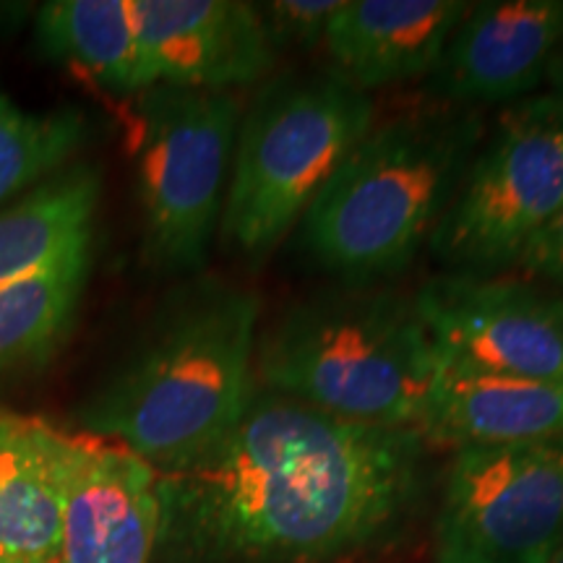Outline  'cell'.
Masks as SVG:
<instances>
[{
	"instance_id": "1",
	"label": "cell",
	"mask_w": 563,
	"mask_h": 563,
	"mask_svg": "<svg viewBox=\"0 0 563 563\" xmlns=\"http://www.w3.org/2000/svg\"><path fill=\"white\" fill-rule=\"evenodd\" d=\"M415 428L334 418L253 389L211 452L159 473L157 553L178 563H329L391 532L422 490Z\"/></svg>"
},
{
	"instance_id": "2",
	"label": "cell",
	"mask_w": 563,
	"mask_h": 563,
	"mask_svg": "<svg viewBox=\"0 0 563 563\" xmlns=\"http://www.w3.org/2000/svg\"><path fill=\"white\" fill-rule=\"evenodd\" d=\"M258 316L249 287L224 279L183 287L79 407L84 433L121 443L157 473L201 460L238 426L256 389Z\"/></svg>"
},
{
	"instance_id": "3",
	"label": "cell",
	"mask_w": 563,
	"mask_h": 563,
	"mask_svg": "<svg viewBox=\"0 0 563 563\" xmlns=\"http://www.w3.org/2000/svg\"><path fill=\"white\" fill-rule=\"evenodd\" d=\"M483 139V112L439 102L373 123L300 220L302 249L344 285L402 272L431 241Z\"/></svg>"
},
{
	"instance_id": "4",
	"label": "cell",
	"mask_w": 563,
	"mask_h": 563,
	"mask_svg": "<svg viewBox=\"0 0 563 563\" xmlns=\"http://www.w3.org/2000/svg\"><path fill=\"white\" fill-rule=\"evenodd\" d=\"M435 365L415 295L368 282L282 311L258 334L253 378L334 418L418 431Z\"/></svg>"
},
{
	"instance_id": "5",
	"label": "cell",
	"mask_w": 563,
	"mask_h": 563,
	"mask_svg": "<svg viewBox=\"0 0 563 563\" xmlns=\"http://www.w3.org/2000/svg\"><path fill=\"white\" fill-rule=\"evenodd\" d=\"M373 123V97L332 70L266 81L238 125L224 243L249 258L269 256Z\"/></svg>"
},
{
	"instance_id": "6",
	"label": "cell",
	"mask_w": 563,
	"mask_h": 563,
	"mask_svg": "<svg viewBox=\"0 0 563 563\" xmlns=\"http://www.w3.org/2000/svg\"><path fill=\"white\" fill-rule=\"evenodd\" d=\"M243 102L235 91L150 87L136 104V191L154 269L196 272L222 220Z\"/></svg>"
},
{
	"instance_id": "7",
	"label": "cell",
	"mask_w": 563,
	"mask_h": 563,
	"mask_svg": "<svg viewBox=\"0 0 563 563\" xmlns=\"http://www.w3.org/2000/svg\"><path fill=\"white\" fill-rule=\"evenodd\" d=\"M561 207L563 104L534 95L485 131L428 245L446 272L504 274Z\"/></svg>"
},
{
	"instance_id": "8",
	"label": "cell",
	"mask_w": 563,
	"mask_h": 563,
	"mask_svg": "<svg viewBox=\"0 0 563 563\" xmlns=\"http://www.w3.org/2000/svg\"><path fill=\"white\" fill-rule=\"evenodd\" d=\"M563 548V439L460 449L435 517V563H545Z\"/></svg>"
},
{
	"instance_id": "9",
	"label": "cell",
	"mask_w": 563,
	"mask_h": 563,
	"mask_svg": "<svg viewBox=\"0 0 563 563\" xmlns=\"http://www.w3.org/2000/svg\"><path fill=\"white\" fill-rule=\"evenodd\" d=\"M439 361L563 384V292L527 277L443 272L415 292Z\"/></svg>"
},
{
	"instance_id": "10",
	"label": "cell",
	"mask_w": 563,
	"mask_h": 563,
	"mask_svg": "<svg viewBox=\"0 0 563 563\" xmlns=\"http://www.w3.org/2000/svg\"><path fill=\"white\" fill-rule=\"evenodd\" d=\"M159 527L157 470L115 441L66 433L58 563H152Z\"/></svg>"
},
{
	"instance_id": "11",
	"label": "cell",
	"mask_w": 563,
	"mask_h": 563,
	"mask_svg": "<svg viewBox=\"0 0 563 563\" xmlns=\"http://www.w3.org/2000/svg\"><path fill=\"white\" fill-rule=\"evenodd\" d=\"M563 37V0L470 3L426 76L431 102L477 110L534 97Z\"/></svg>"
},
{
	"instance_id": "12",
	"label": "cell",
	"mask_w": 563,
	"mask_h": 563,
	"mask_svg": "<svg viewBox=\"0 0 563 563\" xmlns=\"http://www.w3.org/2000/svg\"><path fill=\"white\" fill-rule=\"evenodd\" d=\"M144 89L232 91L277 66L256 3L243 0H133Z\"/></svg>"
},
{
	"instance_id": "13",
	"label": "cell",
	"mask_w": 563,
	"mask_h": 563,
	"mask_svg": "<svg viewBox=\"0 0 563 563\" xmlns=\"http://www.w3.org/2000/svg\"><path fill=\"white\" fill-rule=\"evenodd\" d=\"M467 9L464 0H342L323 40L327 70L365 95L426 79Z\"/></svg>"
},
{
	"instance_id": "14",
	"label": "cell",
	"mask_w": 563,
	"mask_h": 563,
	"mask_svg": "<svg viewBox=\"0 0 563 563\" xmlns=\"http://www.w3.org/2000/svg\"><path fill=\"white\" fill-rule=\"evenodd\" d=\"M418 433L428 446L454 452L563 439V384L439 361Z\"/></svg>"
},
{
	"instance_id": "15",
	"label": "cell",
	"mask_w": 563,
	"mask_h": 563,
	"mask_svg": "<svg viewBox=\"0 0 563 563\" xmlns=\"http://www.w3.org/2000/svg\"><path fill=\"white\" fill-rule=\"evenodd\" d=\"M63 441L42 420L0 415V551L58 563Z\"/></svg>"
},
{
	"instance_id": "16",
	"label": "cell",
	"mask_w": 563,
	"mask_h": 563,
	"mask_svg": "<svg viewBox=\"0 0 563 563\" xmlns=\"http://www.w3.org/2000/svg\"><path fill=\"white\" fill-rule=\"evenodd\" d=\"M100 196L97 167L76 162L0 211V287L89 249Z\"/></svg>"
},
{
	"instance_id": "17",
	"label": "cell",
	"mask_w": 563,
	"mask_h": 563,
	"mask_svg": "<svg viewBox=\"0 0 563 563\" xmlns=\"http://www.w3.org/2000/svg\"><path fill=\"white\" fill-rule=\"evenodd\" d=\"M40 51L118 95L144 91L133 0H53L34 24Z\"/></svg>"
},
{
	"instance_id": "18",
	"label": "cell",
	"mask_w": 563,
	"mask_h": 563,
	"mask_svg": "<svg viewBox=\"0 0 563 563\" xmlns=\"http://www.w3.org/2000/svg\"><path fill=\"white\" fill-rule=\"evenodd\" d=\"M91 245L0 287V378L45 365L74 327Z\"/></svg>"
},
{
	"instance_id": "19",
	"label": "cell",
	"mask_w": 563,
	"mask_h": 563,
	"mask_svg": "<svg viewBox=\"0 0 563 563\" xmlns=\"http://www.w3.org/2000/svg\"><path fill=\"white\" fill-rule=\"evenodd\" d=\"M84 139L79 108L26 110L0 91V203L60 173Z\"/></svg>"
},
{
	"instance_id": "20",
	"label": "cell",
	"mask_w": 563,
	"mask_h": 563,
	"mask_svg": "<svg viewBox=\"0 0 563 563\" xmlns=\"http://www.w3.org/2000/svg\"><path fill=\"white\" fill-rule=\"evenodd\" d=\"M340 3L342 0H272V3H256V11L279 58L282 53L323 47L329 21Z\"/></svg>"
},
{
	"instance_id": "21",
	"label": "cell",
	"mask_w": 563,
	"mask_h": 563,
	"mask_svg": "<svg viewBox=\"0 0 563 563\" xmlns=\"http://www.w3.org/2000/svg\"><path fill=\"white\" fill-rule=\"evenodd\" d=\"M514 269L522 272L527 279L563 292V207L551 224L530 243V249L522 253Z\"/></svg>"
},
{
	"instance_id": "22",
	"label": "cell",
	"mask_w": 563,
	"mask_h": 563,
	"mask_svg": "<svg viewBox=\"0 0 563 563\" xmlns=\"http://www.w3.org/2000/svg\"><path fill=\"white\" fill-rule=\"evenodd\" d=\"M543 89H545L543 95L553 97L555 102L563 104V37L559 42V47H555V53H553V58H551V66H548Z\"/></svg>"
},
{
	"instance_id": "23",
	"label": "cell",
	"mask_w": 563,
	"mask_h": 563,
	"mask_svg": "<svg viewBox=\"0 0 563 563\" xmlns=\"http://www.w3.org/2000/svg\"><path fill=\"white\" fill-rule=\"evenodd\" d=\"M0 563H30V561H21V559H16V555L0 551Z\"/></svg>"
},
{
	"instance_id": "24",
	"label": "cell",
	"mask_w": 563,
	"mask_h": 563,
	"mask_svg": "<svg viewBox=\"0 0 563 563\" xmlns=\"http://www.w3.org/2000/svg\"><path fill=\"white\" fill-rule=\"evenodd\" d=\"M545 563H563V548H559V551H555Z\"/></svg>"
}]
</instances>
